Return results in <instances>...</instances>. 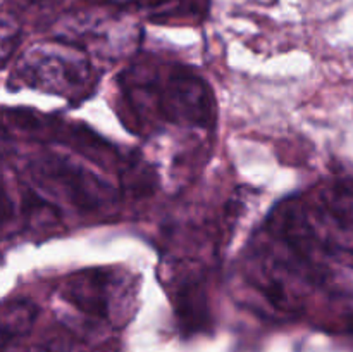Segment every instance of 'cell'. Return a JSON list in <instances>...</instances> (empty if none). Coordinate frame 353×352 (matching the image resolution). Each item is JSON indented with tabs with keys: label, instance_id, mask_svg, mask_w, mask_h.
Segmentation results:
<instances>
[{
	"label": "cell",
	"instance_id": "obj_1",
	"mask_svg": "<svg viewBox=\"0 0 353 352\" xmlns=\"http://www.w3.org/2000/svg\"><path fill=\"white\" fill-rule=\"evenodd\" d=\"M124 106L138 131L157 130L164 124L209 128L216 107L202 76L183 64L140 62L119 78Z\"/></svg>",
	"mask_w": 353,
	"mask_h": 352
},
{
	"label": "cell",
	"instance_id": "obj_2",
	"mask_svg": "<svg viewBox=\"0 0 353 352\" xmlns=\"http://www.w3.org/2000/svg\"><path fill=\"white\" fill-rule=\"evenodd\" d=\"M137 286L112 269H85L69 276L57 292L72 316L88 326L123 328L134 311Z\"/></svg>",
	"mask_w": 353,
	"mask_h": 352
},
{
	"label": "cell",
	"instance_id": "obj_3",
	"mask_svg": "<svg viewBox=\"0 0 353 352\" xmlns=\"http://www.w3.org/2000/svg\"><path fill=\"white\" fill-rule=\"evenodd\" d=\"M90 66L79 45L57 38L24 52L17 62L16 72L24 85L68 99H81L92 83Z\"/></svg>",
	"mask_w": 353,
	"mask_h": 352
},
{
	"label": "cell",
	"instance_id": "obj_4",
	"mask_svg": "<svg viewBox=\"0 0 353 352\" xmlns=\"http://www.w3.org/2000/svg\"><path fill=\"white\" fill-rule=\"evenodd\" d=\"M30 182L40 192L64 199L83 213H95L116 200V186L97 173L62 154L37 155L26 164Z\"/></svg>",
	"mask_w": 353,
	"mask_h": 352
},
{
	"label": "cell",
	"instance_id": "obj_5",
	"mask_svg": "<svg viewBox=\"0 0 353 352\" xmlns=\"http://www.w3.org/2000/svg\"><path fill=\"white\" fill-rule=\"evenodd\" d=\"M310 233L330 257L353 255V179L299 197Z\"/></svg>",
	"mask_w": 353,
	"mask_h": 352
},
{
	"label": "cell",
	"instance_id": "obj_6",
	"mask_svg": "<svg viewBox=\"0 0 353 352\" xmlns=\"http://www.w3.org/2000/svg\"><path fill=\"white\" fill-rule=\"evenodd\" d=\"M38 317V307L28 299H14L6 302L2 311V352L12 342L24 337L33 328Z\"/></svg>",
	"mask_w": 353,
	"mask_h": 352
},
{
	"label": "cell",
	"instance_id": "obj_7",
	"mask_svg": "<svg viewBox=\"0 0 353 352\" xmlns=\"http://www.w3.org/2000/svg\"><path fill=\"white\" fill-rule=\"evenodd\" d=\"M26 352H81L78 344L68 337H61V335H54V337L45 338L38 345L31 347Z\"/></svg>",
	"mask_w": 353,
	"mask_h": 352
},
{
	"label": "cell",
	"instance_id": "obj_8",
	"mask_svg": "<svg viewBox=\"0 0 353 352\" xmlns=\"http://www.w3.org/2000/svg\"><path fill=\"white\" fill-rule=\"evenodd\" d=\"M97 3H110V6H133L134 0H92Z\"/></svg>",
	"mask_w": 353,
	"mask_h": 352
},
{
	"label": "cell",
	"instance_id": "obj_9",
	"mask_svg": "<svg viewBox=\"0 0 353 352\" xmlns=\"http://www.w3.org/2000/svg\"><path fill=\"white\" fill-rule=\"evenodd\" d=\"M350 328L353 330V317H352V321H350Z\"/></svg>",
	"mask_w": 353,
	"mask_h": 352
}]
</instances>
